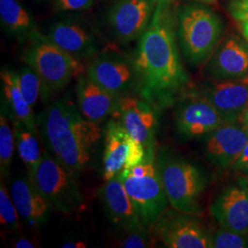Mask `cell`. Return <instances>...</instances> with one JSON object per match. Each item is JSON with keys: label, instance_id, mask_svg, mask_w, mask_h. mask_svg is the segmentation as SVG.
Segmentation results:
<instances>
[{"label": "cell", "instance_id": "obj_30", "mask_svg": "<svg viewBox=\"0 0 248 248\" xmlns=\"http://www.w3.org/2000/svg\"><path fill=\"white\" fill-rule=\"evenodd\" d=\"M96 0H53V9L56 12H76L90 9Z\"/></svg>", "mask_w": 248, "mask_h": 248}, {"label": "cell", "instance_id": "obj_35", "mask_svg": "<svg viewBox=\"0 0 248 248\" xmlns=\"http://www.w3.org/2000/svg\"><path fill=\"white\" fill-rule=\"evenodd\" d=\"M62 248H86L87 244L83 241H69L66 243H63L62 245Z\"/></svg>", "mask_w": 248, "mask_h": 248}, {"label": "cell", "instance_id": "obj_11", "mask_svg": "<svg viewBox=\"0 0 248 248\" xmlns=\"http://www.w3.org/2000/svg\"><path fill=\"white\" fill-rule=\"evenodd\" d=\"M113 116L117 117L131 137L146 150L155 148L157 118L153 104L145 98L126 94L119 99Z\"/></svg>", "mask_w": 248, "mask_h": 248}, {"label": "cell", "instance_id": "obj_13", "mask_svg": "<svg viewBox=\"0 0 248 248\" xmlns=\"http://www.w3.org/2000/svg\"><path fill=\"white\" fill-rule=\"evenodd\" d=\"M222 124L219 112L202 94L186 98L177 107L176 128L186 140L208 135Z\"/></svg>", "mask_w": 248, "mask_h": 248}, {"label": "cell", "instance_id": "obj_17", "mask_svg": "<svg viewBox=\"0 0 248 248\" xmlns=\"http://www.w3.org/2000/svg\"><path fill=\"white\" fill-rule=\"evenodd\" d=\"M208 69L215 80L248 78V42L235 35L223 41L213 52Z\"/></svg>", "mask_w": 248, "mask_h": 248}, {"label": "cell", "instance_id": "obj_16", "mask_svg": "<svg viewBox=\"0 0 248 248\" xmlns=\"http://www.w3.org/2000/svg\"><path fill=\"white\" fill-rule=\"evenodd\" d=\"M97 195L108 219L117 228L125 232L144 229L119 176L105 180Z\"/></svg>", "mask_w": 248, "mask_h": 248}, {"label": "cell", "instance_id": "obj_18", "mask_svg": "<svg viewBox=\"0 0 248 248\" xmlns=\"http://www.w3.org/2000/svg\"><path fill=\"white\" fill-rule=\"evenodd\" d=\"M47 38L78 60L94 58L98 46L94 35L82 23L63 19L50 27Z\"/></svg>", "mask_w": 248, "mask_h": 248}, {"label": "cell", "instance_id": "obj_5", "mask_svg": "<svg viewBox=\"0 0 248 248\" xmlns=\"http://www.w3.org/2000/svg\"><path fill=\"white\" fill-rule=\"evenodd\" d=\"M23 61L39 75L44 84V99L53 92L64 89L74 78L84 71L79 60L40 34L29 41Z\"/></svg>", "mask_w": 248, "mask_h": 248}, {"label": "cell", "instance_id": "obj_31", "mask_svg": "<svg viewBox=\"0 0 248 248\" xmlns=\"http://www.w3.org/2000/svg\"><path fill=\"white\" fill-rule=\"evenodd\" d=\"M149 231L145 229L130 231L129 233L121 241L120 245L124 248H145L149 246Z\"/></svg>", "mask_w": 248, "mask_h": 248}, {"label": "cell", "instance_id": "obj_33", "mask_svg": "<svg viewBox=\"0 0 248 248\" xmlns=\"http://www.w3.org/2000/svg\"><path fill=\"white\" fill-rule=\"evenodd\" d=\"M248 167V142H247L244 150L242 151L239 158L233 166V169L240 172H245Z\"/></svg>", "mask_w": 248, "mask_h": 248}, {"label": "cell", "instance_id": "obj_40", "mask_svg": "<svg viewBox=\"0 0 248 248\" xmlns=\"http://www.w3.org/2000/svg\"><path fill=\"white\" fill-rule=\"evenodd\" d=\"M36 2H42V1H44V0H35Z\"/></svg>", "mask_w": 248, "mask_h": 248}, {"label": "cell", "instance_id": "obj_39", "mask_svg": "<svg viewBox=\"0 0 248 248\" xmlns=\"http://www.w3.org/2000/svg\"><path fill=\"white\" fill-rule=\"evenodd\" d=\"M245 172H246V174H247V175H248V168H247V169H246V170H245Z\"/></svg>", "mask_w": 248, "mask_h": 248}, {"label": "cell", "instance_id": "obj_20", "mask_svg": "<svg viewBox=\"0 0 248 248\" xmlns=\"http://www.w3.org/2000/svg\"><path fill=\"white\" fill-rule=\"evenodd\" d=\"M9 193L19 216L31 227L37 228L43 225L53 212L29 177L15 179L10 186Z\"/></svg>", "mask_w": 248, "mask_h": 248}, {"label": "cell", "instance_id": "obj_34", "mask_svg": "<svg viewBox=\"0 0 248 248\" xmlns=\"http://www.w3.org/2000/svg\"><path fill=\"white\" fill-rule=\"evenodd\" d=\"M16 248H39V246H36L35 243L31 240L28 239L27 237H20L18 238L12 246Z\"/></svg>", "mask_w": 248, "mask_h": 248}, {"label": "cell", "instance_id": "obj_24", "mask_svg": "<svg viewBox=\"0 0 248 248\" xmlns=\"http://www.w3.org/2000/svg\"><path fill=\"white\" fill-rule=\"evenodd\" d=\"M0 20L5 31L21 42L41 34L35 19L18 0H0Z\"/></svg>", "mask_w": 248, "mask_h": 248}, {"label": "cell", "instance_id": "obj_3", "mask_svg": "<svg viewBox=\"0 0 248 248\" xmlns=\"http://www.w3.org/2000/svg\"><path fill=\"white\" fill-rule=\"evenodd\" d=\"M130 197L145 230H152L160 216L168 210L169 202L163 186L154 149L146 152L144 159L118 175Z\"/></svg>", "mask_w": 248, "mask_h": 248}, {"label": "cell", "instance_id": "obj_12", "mask_svg": "<svg viewBox=\"0 0 248 248\" xmlns=\"http://www.w3.org/2000/svg\"><path fill=\"white\" fill-rule=\"evenodd\" d=\"M210 211L223 229L248 233V178L240 177L236 183L223 187L213 200Z\"/></svg>", "mask_w": 248, "mask_h": 248}, {"label": "cell", "instance_id": "obj_25", "mask_svg": "<svg viewBox=\"0 0 248 248\" xmlns=\"http://www.w3.org/2000/svg\"><path fill=\"white\" fill-rule=\"evenodd\" d=\"M11 121L18 155L26 167L28 177L31 179L43 157L39 141L36 137L37 133L29 129L25 124L19 121Z\"/></svg>", "mask_w": 248, "mask_h": 248}, {"label": "cell", "instance_id": "obj_37", "mask_svg": "<svg viewBox=\"0 0 248 248\" xmlns=\"http://www.w3.org/2000/svg\"><path fill=\"white\" fill-rule=\"evenodd\" d=\"M241 31L244 37L248 42V21H242L241 22Z\"/></svg>", "mask_w": 248, "mask_h": 248}, {"label": "cell", "instance_id": "obj_8", "mask_svg": "<svg viewBox=\"0 0 248 248\" xmlns=\"http://www.w3.org/2000/svg\"><path fill=\"white\" fill-rule=\"evenodd\" d=\"M102 134L99 124L82 119L62 134L53 156L77 175L89 165Z\"/></svg>", "mask_w": 248, "mask_h": 248}, {"label": "cell", "instance_id": "obj_23", "mask_svg": "<svg viewBox=\"0 0 248 248\" xmlns=\"http://www.w3.org/2000/svg\"><path fill=\"white\" fill-rule=\"evenodd\" d=\"M4 105L10 112L9 118L25 124L29 129L37 133V120L32 112V107L29 104L18 85L17 72L2 67L0 72Z\"/></svg>", "mask_w": 248, "mask_h": 248}, {"label": "cell", "instance_id": "obj_36", "mask_svg": "<svg viewBox=\"0 0 248 248\" xmlns=\"http://www.w3.org/2000/svg\"><path fill=\"white\" fill-rule=\"evenodd\" d=\"M239 124L243 126V128L248 133V107L244 111V113L241 116L239 120Z\"/></svg>", "mask_w": 248, "mask_h": 248}, {"label": "cell", "instance_id": "obj_26", "mask_svg": "<svg viewBox=\"0 0 248 248\" xmlns=\"http://www.w3.org/2000/svg\"><path fill=\"white\" fill-rule=\"evenodd\" d=\"M10 119V118H9ZM8 110L2 103L0 114V174L1 177H8L16 146L13 124L9 123Z\"/></svg>", "mask_w": 248, "mask_h": 248}, {"label": "cell", "instance_id": "obj_42", "mask_svg": "<svg viewBox=\"0 0 248 248\" xmlns=\"http://www.w3.org/2000/svg\"></svg>", "mask_w": 248, "mask_h": 248}, {"label": "cell", "instance_id": "obj_41", "mask_svg": "<svg viewBox=\"0 0 248 248\" xmlns=\"http://www.w3.org/2000/svg\"><path fill=\"white\" fill-rule=\"evenodd\" d=\"M174 1H177V0H174Z\"/></svg>", "mask_w": 248, "mask_h": 248}, {"label": "cell", "instance_id": "obj_10", "mask_svg": "<svg viewBox=\"0 0 248 248\" xmlns=\"http://www.w3.org/2000/svg\"><path fill=\"white\" fill-rule=\"evenodd\" d=\"M87 76L107 91L122 97L137 86V74L133 60L116 53L96 55L87 69Z\"/></svg>", "mask_w": 248, "mask_h": 248}, {"label": "cell", "instance_id": "obj_6", "mask_svg": "<svg viewBox=\"0 0 248 248\" xmlns=\"http://www.w3.org/2000/svg\"><path fill=\"white\" fill-rule=\"evenodd\" d=\"M46 202L55 212L71 215L85 210L86 202L76 180V174L47 153L31 179Z\"/></svg>", "mask_w": 248, "mask_h": 248}, {"label": "cell", "instance_id": "obj_32", "mask_svg": "<svg viewBox=\"0 0 248 248\" xmlns=\"http://www.w3.org/2000/svg\"><path fill=\"white\" fill-rule=\"evenodd\" d=\"M230 11L232 16L240 22L248 21V0H232Z\"/></svg>", "mask_w": 248, "mask_h": 248}, {"label": "cell", "instance_id": "obj_2", "mask_svg": "<svg viewBox=\"0 0 248 248\" xmlns=\"http://www.w3.org/2000/svg\"><path fill=\"white\" fill-rule=\"evenodd\" d=\"M160 177L169 205L181 213L202 216L209 177L195 164L166 150L156 155Z\"/></svg>", "mask_w": 248, "mask_h": 248}, {"label": "cell", "instance_id": "obj_28", "mask_svg": "<svg viewBox=\"0 0 248 248\" xmlns=\"http://www.w3.org/2000/svg\"><path fill=\"white\" fill-rule=\"evenodd\" d=\"M4 179H0V222L5 230L14 232L19 229V214Z\"/></svg>", "mask_w": 248, "mask_h": 248}, {"label": "cell", "instance_id": "obj_21", "mask_svg": "<svg viewBox=\"0 0 248 248\" xmlns=\"http://www.w3.org/2000/svg\"><path fill=\"white\" fill-rule=\"evenodd\" d=\"M111 117L103 132L104 151L102 164L104 180L113 178L124 170L132 143L131 135L120 120L115 116Z\"/></svg>", "mask_w": 248, "mask_h": 248}, {"label": "cell", "instance_id": "obj_7", "mask_svg": "<svg viewBox=\"0 0 248 248\" xmlns=\"http://www.w3.org/2000/svg\"><path fill=\"white\" fill-rule=\"evenodd\" d=\"M198 217L167 210L153 226V234L166 248H212V233Z\"/></svg>", "mask_w": 248, "mask_h": 248}, {"label": "cell", "instance_id": "obj_38", "mask_svg": "<svg viewBox=\"0 0 248 248\" xmlns=\"http://www.w3.org/2000/svg\"><path fill=\"white\" fill-rule=\"evenodd\" d=\"M197 1H200V2H202V3H206V4H213L214 2H216L217 0H197Z\"/></svg>", "mask_w": 248, "mask_h": 248}, {"label": "cell", "instance_id": "obj_9", "mask_svg": "<svg viewBox=\"0 0 248 248\" xmlns=\"http://www.w3.org/2000/svg\"><path fill=\"white\" fill-rule=\"evenodd\" d=\"M158 0H115L108 11V24L122 44L138 41L153 18Z\"/></svg>", "mask_w": 248, "mask_h": 248}, {"label": "cell", "instance_id": "obj_19", "mask_svg": "<svg viewBox=\"0 0 248 248\" xmlns=\"http://www.w3.org/2000/svg\"><path fill=\"white\" fill-rule=\"evenodd\" d=\"M77 96L78 107L84 119L98 124L115 113L121 98L107 91L84 75L78 77Z\"/></svg>", "mask_w": 248, "mask_h": 248}, {"label": "cell", "instance_id": "obj_14", "mask_svg": "<svg viewBox=\"0 0 248 248\" xmlns=\"http://www.w3.org/2000/svg\"><path fill=\"white\" fill-rule=\"evenodd\" d=\"M202 95L216 108L223 124L238 123L248 107V78L215 80L204 87Z\"/></svg>", "mask_w": 248, "mask_h": 248}, {"label": "cell", "instance_id": "obj_27", "mask_svg": "<svg viewBox=\"0 0 248 248\" xmlns=\"http://www.w3.org/2000/svg\"><path fill=\"white\" fill-rule=\"evenodd\" d=\"M18 85L24 97L31 107H34L41 98H44V84L39 75L31 67L27 65L17 72Z\"/></svg>", "mask_w": 248, "mask_h": 248}, {"label": "cell", "instance_id": "obj_29", "mask_svg": "<svg viewBox=\"0 0 248 248\" xmlns=\"http://www.w3.org/2000/svg\"><path fill=\"white\" fill-rule=\"evenodd\" d=\"M212 248H248V233L223 229L211 235Z\"/></svg>", "mask_w": 248, "mask_h": 248}, {"label": "cell", "instance_id": "obj_15", "mask_svg": "<svg viewBox=\"0 0 248 248\" xmlns=\"http://www.w3.org/2000/svg\"><path fill=\"white\" fill-rule=\"evenodd\" d=\"M248 142V133L241 124H222L207 135L204 153L216 168H233Z\"/></svg>", "mask_w": 248, "mask_h": 248}, {"label": "cell", "instance_id": "obj_22", "mask_svg": "<svg viewBox=\"0 0 248 248\" xmlns=\"http://www.w3.org/2000/svg\"><path fill=\"white\" fill-rule=\"evenodd\" d=\"M84 117L78 107L68 100H58L43 112L40 122L42 135L47 149L53 155L62 134Z\"/></svg>", "mask_w": 248, "mask_h": 248}, {"label": "cell", "instance_id": "obj_1", "mask_svg": "<svg viewBox=\"0 0 248 248\" xmlns=\"http://www.w3.org/2000/svg\"><path fill=\"white\" fill-rule=\"evenodd\" d=\"M174 0H158L150 23L138 40L133 59L137 87L153 105L166 104L188 84L177 45Z\"/></svg>", "mask_w": 248, "mask_h": 248}, {"label": "cell", "instance_id": "obj_4", "mask_svg": "<svg viewBox=\"0 0 248 248\" xmlns=\"http://www.w3.org/2000/svg\"><path fill=\"white\" fill-rule=\"evenodd\" d=\"M177 32L187 62L200 65L217 48L222 37V23L211 9L189 4L177 11Z\"/></svg>", "mask_w": 248, "mask_h": 248}]
</instances>
